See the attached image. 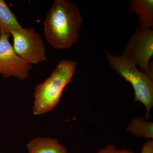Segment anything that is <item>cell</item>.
<instances>
[{
  "mask_svg": "<svg viewBox=\"0 0 153 153\" xmlns=\"http://www.w3.org/2000/svg\"><path fill=\"white\" fill-rule=\"evenodd\" d=\"M82 23L76 6L67 0H55L44 20V36L55 49H68L78 40Z\"/></svg>",
  "mask_w": 153,
  "mask_h": 153,
  "instance_id": "1",
  "label": "cell"
},
{
  "mask_svg": "<svg viewBox=\"0 0 153 153\" xmlns=\"http://www.w3.org/2000/svg\"><path fill=\"white\" fill-rule=\"evenodd\" d=\"M76 67L74 61H60L50 76L35 88L33 113L36 115L52 110L58 104L63 89L71 81Z\"/></svg>",
  "mask_w": 153,
  "mask_h": 153,
  "instance_id": "2",
  "label": "cell"
},
{
  "mask_svg": "<svg viewBox=\"0 0 153 153\" xmlns=\"http://www.w3.org/2000/svg\"><path fill=\"white\" fill-rule=\"evenodd\" d=\"M106 59L110 68L131 84L134 92V101H140L146 110L145 118L149 117L153 105V77L141 70L122 55L116 56L105 50Z\"/></svg>",
  "mask_w": 153,
  "mask_h": 153,
  "instance_id": "3",
  "label": "cell"
},
{
  "mask_svg": "<svg viewBox=\"0 0 153 153\" xmlns=\"http://www.w3.org/2000/svg\"><path fill=\"white\" fill-rule=\"evenodd\" d=\"M122 55L153 77V67L149 64L153 55V30L136 29L128 41Z\"/></svg>",
  "mask_w": 153,
  "mask_h": 153,
  "instance_id": "4",
  "label": "cell"
},
{
  "mask_svg": "<svg viewBox=\"0 0 153 153\" xmlns=\"http://www.w3.org/2000/svg\"><path fill=\"white\" fill-rule=\"evenodd\" d=\"M14 51L29 64H38L47 60L42 37L33 28H23L11 31Z\"/></svg>",
  "mask_w": 153,
  "mask_h": 153,
  "instance_id": "5",
  "label": "cell"
},
{
  "mask_svg": "<svg viewBox=\"0 0 153 153\" xmlns=\"http://www.w3.org/2000/svg\"><path fill=\"white\" fill-rule=\"evenodd\" d=\"M10 36L2 34L0 38V74L5 78L13 76L25 80L29 76L32 65L16 54L9 42Z\"/></svg>",
  "mask_w": 153,
  "mask_h": 153,
  "instance_id": "6",
  "label": "cell"
},
{
  "mask_svg": "<svg viewBox=\"0 0 153 153\" xmlns=\"http://www.w3.org/2000/svg\"><path fill=\"white\" fill-rule=\"evenodd\" d=\"M129 2L130 5L127 11L137 14L138 30L153 29V0H130Z\"/></svg>",
  "mask_w": 153,
  "mask_h": 153,
  "instance_id": "7",
  "label": "cell"
},
{
  "mask_svg": "<svg viewBox=\"0 0 153 153\" xmlns=\"http://www.w3.org/2000/svg\"><path fill=\"white\" fill-rule=\"evenodd\" d=\"M28 153H68L66 148L56 139L38 137L33 139L27 146Z\"/></svg>",
  "mask_w": 153,
  "mask_h": 153,
  "instance_id": "8",
  "label": "cell"
},
{
  "mask_svg": "<svg viewBox=\"0 0 153 153\" xmlns=\"http://www.w3.org/2000/svg\"><path fill=\"white\" fill-rule=\"evenodd\" d=\"M17 17L3 0H0V31L2 34L10 36L11 31L22 29Z\"/></svg>",
  "mask_w": 153,
  "mask_h": 153,
  "instance_id": "9",
  "label": "cell"
},
{
  "mask_svg": "<svg viewBox=\"0 0 153 153\" xmlns=\"http://www.w3.org/2000/svg\"><path fill=\"white\" fill-rule=\"evenodd\" d=\"M141 117L134 118L128 126L127 131L136 136L153 139V123Z\"/></svg>",
  "mask_w": 153,
  "mask_h": 153,
  "instance_id": "10",
  "label": "cell"
},
{
  "mask_svg": "<svg viewBox=\"0 0 153 153\" xmlns=\"http://www.w3.org/2000/svg\"><path fill=\"white\" fill-rule=\"evenodd\" d=\"M97 153H135L127 150H118L112 145L107 146L104 149H101Z\"/></svg>",
  "mask_w": 153,
  "mask_h": 153,
  "instance_id": "11",
  "label": "cell"
},
{
  "mask_svg": "<svg viewBox=\"0 0 153 153\" xmlns=\"http://www.w3.org/2000/svg\"><path fill=\"white\" fill-rule=\"evenodd\" d=\"M141 153H153V140H150L143 146Z\"/></svg>",
  "mask_w": 153,
  "mask_h": 153,
  "instance_id": "12",
  "label": "cell"
},
{
  "mask_svg": "<svg viewBox=\"0 0 153 153\" xmlns=\"http://www.w3.org/2000/svg\"><path fill=\"white\" fill-rule=\"evenodd\" d=\"M1 31H0V38H1Z\"/></svg>",
  "mask_w": 153,
  "mask_h": 153,
  "instance_id": "13",
  "label": "cell"
}]
</instances>
